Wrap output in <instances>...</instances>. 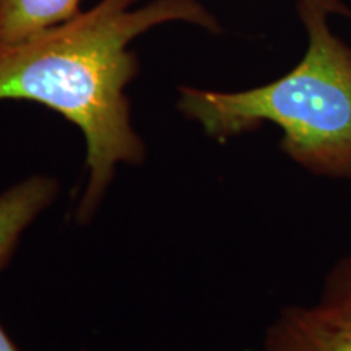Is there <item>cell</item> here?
I'll return each mask as SVG.
<instances>
[{
	"mask_svg": "<svg viewBox=\"0 0 351 351\" xmlns=\"http://www.w3.org/2000/svg\"><path fill=\"white\" fill-rule=\"evenodd\" d=\"M101 0L85 13L15 46L0 47V101H33L77 125L85 140L86 182L75 218L93 217L121 165L145 160L127 86L138 60L129 49L156 26L186 21L217 33L218 20L195 0Z\"/></svg>",
	"mask_w": 351,
	"mask_h": 351,
	"instance_id": "cell-1",
	"label": "cell"
},
{
	"mask_svg": "<svg viewBox=\"0 0 351 351\" xmlns=\"http://www.w3.org/2000/svg\"><path fill=\"white\" fill-rule=\"evenodd\" d=\"M304 56L283 77L243 91L179 88L178 109L218 142L261 127L282 130V150L311 173L351 182V46L328 13L298 2Z\"/></svg>",
	"mask_w": 351,
	"mask_h": 351,
	"instance_id": "cell-2",
	"label": "cell"
},
{
	"mask_svg": "<svg viewBox=\"0 0 351 351\" xmlns=\"http://www.w3.org/2000/svg\"><path fill=\"white\" fill-rule=\"evenodd\" d=\"M265 351H351V326L328 322L314 307L289 306L267 328Z\"/></svg>",
	"mask_w": 351,
	"mask_h": 351,
	"instance_id": "cell-3",
	"label": "cell"
},
{
	"mask_svg": "<svg viewBox=\"0 0 351 351\" xmlns=\"http://www.w3.org/2000/svg\"><path fill=\"white\" fill-rule=\"evenodd\" d=\"M59 182L46 174L29 176L0 194V270L10 261L21 236L52 205Z\"/></svg>",
	"mask_w": 351,
	"mask_h": 351,
	"instance_id": "cell-4",
	"label": "cell"
},
{
	"mask_svg": "<svg viewBox=\"0 0 351 351\" xmlns=\"http://www.w3.org/2000/svg\"><path fill=\"white\" fill-rule=\"evenodd\" d=\"M80 13V0H0V47L15 46Z\"/></svg>",
	"mask_w": 351,
	"mask_h": 351,
	"instance_id": "cell-5",
	"label": "cell"
},
{
	"mask_svg": "<svg viewBox=\"0 0 351 351\" xmlns=\"http://www.w3.org/2000/svg\"><path fill=\"white\" fill-rule=\"evenodd\" d=\"M328 322L351 326V257H346L328 271L317 304L313 306Z\"/></svg>",
	"mask_w": 351,
	"mask_h": 351,
	"instance_id": "cell-6",
	"label": "cell"
},
{
	"mask_svg": "<svg viewBox=\"0 0 351 351\" xmlns=\"http://www.w3.org/2000/svg\"><path fill=\"white\" fill-rule=\"evenodd\" d=\"M298 2H306V3H314L326 10L328 15H340L345 19H351V8L341 0H298Z\"/></svg>",
	"mask_w": 351,
	"mask_h": 351,
	"instance_id": "cell-7",
	"label": "cell"
},
{
	"mask_svg": "<svg viewBox=\"0 0 351 351\" xmlns=\"http://www.w3.org/2000/svg\"><path fill=\"white\" fill-rule=\"evenodd\" d=\"M0 351H20L8 337V333L3 330L2 324H0Z\"/></svg>",
	"mask_w": 351,
	"mask_h": 351,
	"instance_id": "cell-8",
	"label": "cell"
}]
</instances>
